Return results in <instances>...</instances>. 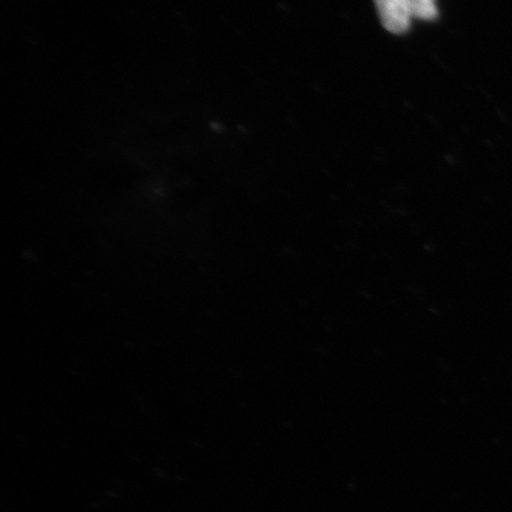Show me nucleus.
<instances>
[{
    "label": "nucleus",
    "mask_w": 512,
    "mask_h": 512,
    "mask_svg": "<svg viewBox=\"0 0 512 512\" xmlns=\"http://www.w3.org/2000/svg\"><path fill=\"white\" fill-rule=\"evenodd\" d=\"M383 27L393 34H403L411 27V0H375Z\"/></svg>",
    "instance_id": "1"
},
{
    "label": "nucleus",
    "mask_w": 512,
    "mask_h": 512,
    "mask_svg": "<svg viewBox=\"0 0 512 512\" xmlns=\"http://www.w3.org/2000/svg\"><path fill=\"white\" fill-rule=\"evenodd\" d=\"M411 6L413 17L422 19V21H431L438 16L435 0H411Z\"/></svg>",
    "instance_id": "2"
}]
</instances>
